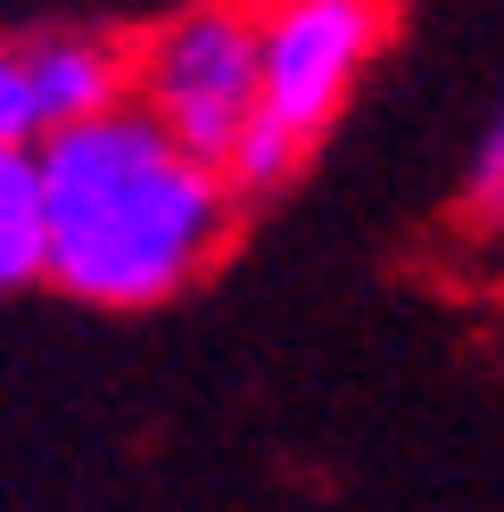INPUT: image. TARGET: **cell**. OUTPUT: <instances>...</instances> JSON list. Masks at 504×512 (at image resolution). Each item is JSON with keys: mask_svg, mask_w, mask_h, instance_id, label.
<instances>
[{"mask_svg": "<svg viewBox=\"0 0 504 512\" xmlns=\"http://www.w3.org/2000/svg\"><path fill=\"white\" fill-rule=\"evenodd\" d=\"M257 91H265V25L257 0H199L174 25L133 50V100L166 124L174 141H191L199 157L240 149V133L257 124Z\"/></svg>", "mask_w": 504, "mask_h": 512, "instance_id": "3957f363", "label": "cell"}, {"mask_svg": "<svg viewBox=\"0 0 504 512\" xmlns=\"http://www.w3.org/2000/svg\"><path fill=\"white\" fill-rule=\"evenodd\" d=\"M257 25H265L257 124L224 157V174L248 207L290 190L314 141L356 100V83L372 75V58L389 42V0H257Z\"/></svg>", "mask_w": 504, "mask_h": 512, "instance_id": "7a4b0ae2", "label": "cell"}, {"mask_svg": "<svg viewBox=\"0 0 504 512\" xmlns=\"http://www.w3.org/2000/svg\"><path fill=\"white\" fill-rule=\"evenodd\" d=\"M50 281L83 306H157L215 265L232 215V174L174 141L133 91L34 141Z\"/></svg>", "mask_w": 504, "mask_h": 512, "instance_id": "6da1fadb", "label": "cell"}, {"mask_svg": "<svg viewBox=\"0 0 504 512\" xmlns=\"http://www.w3.org/2000/svg\"><path fill=\"white\" fill-rule=\"evenodd\" d=\"M50 116H42V83H34V50L25 42H0V141H42Z\"/></svg>", "mask_w": 504, "mask_h": 512, "instance_id": "8992f818", "label": "cell"}, {"mask_svg": "<svg viewBox=\"0 0 504 512\" xmlns=\"http://www.w3.org/2000/svg\"><path fill=\"white\" fill-rule=\"evenodd\" d=\"M455 207H463V223H480V232H496V223H504V100L488 108L480 141H471V157H463Z\"/></svg>", "mask_w": 504, "mask_h": 512, "instance_id": "5b68a950", "label": "cell"}, {"mask_svg": "<svg viewBox=\"0 0 504 512\" xmlns=\"http://www.w3.org/2000/svg\"><path fill=\"white\" fill-rule=\"evenodd\" d=\"M50 281V232H42V157L34 141H0V298Z\"/></svg>", "mask_w": 504, "mask_h": 512, "instance_id": "277c9868", "label": "cell"}]
</instances>
